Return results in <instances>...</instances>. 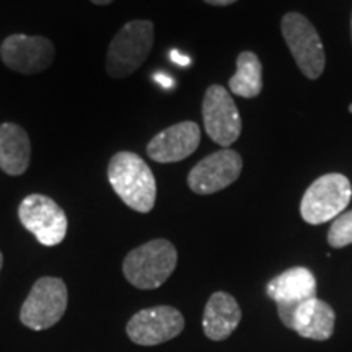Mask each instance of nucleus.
I'll return each instance as SVG.
<instances>
[{
	"label": "nucleus",
	"mask_w": 352,
	"mask_h": 352,
	"mask_svg": "<svg viewBox=\"0 0 352 352\" xmlns=\"http://www.w3.org/2000/svg\"><path fill=\"white\" fill-rule=\"evenodd\" d=\"M241 168H243V160L240 153L223 148L202 158L199 164L195 165V168L188 175V184L196 195H214L235 183Z\"/></svg>",
	"instance_id": "9d476101"
},
{
	"label": "nucleus",
	"mask_w": 352,
	"mask_h": 352,
	"mask_svg": "<svg viewBox=\"0 0 352 352\" xmlns=\"http://www.w3.org/2000/svg\"><path fill=\"white\" fill-rule=\"evenodd\" d=\"M241 310L239 302L227 292H215L206 303L202 328L212 341H223L240 324Z\"/></svg>",
	"instance_id": "2eb2a0df"
},
{
	"label": "nucleus",
	"mask_w": 352,
	"mask_h": 352,
	"mask_svg": "<svg viewBox=\"0 0 352 352\" xmlns=\"http://www.w3.org/2000/svg\"><path fill=\"white\" fill-rule=\"evenodd\" d=\"M2 264H3V256H2V253H0V270H2Z\"/></svg>",
	"instance_id": "5701e85b"
},
{
	"label": "nucleus",
	"mask_w": 352,
	"mask_h": 352,
	"mask_svg": "<svg viewBox=\"0 0 352 352\" xmlns=\"http://www.w3.org/2000/svg\"><path fill=\"white\" fill-rule=\"evenodd\" d=\"M202 118L206 132L215 144L222 147L239 140L241 134V118L230 91L220 85L208 88L202 101Z\"/></svg>",
	"instance_id": "6e6552de"
},
{
	"label": "nucleus",
	"mask_w": 352,
	"mask_h": 352,
	"mask_svg": "<svg viewBox=\"0 0 352 352\" xmlns=\"http://www.w3.org/2000/svg\"><path fill=\"white\" fill-rule=\"evenodd\" d=\"M170 57H171V60H173L175 64L183 65V67H186V65H189V63H191V60H189V57H188V56L182 54V52L176 51V50H173V51L170 52Z\"/></svg>",
	"instance_id": "6ab92c4d"
},
{
	"label": "nucleus",
	"mask_w": 352,
	"mask_h": 352,
	"mask_svg": "<svg viewBox=\"0 0 352 352\" xmlns=\"http://www.w3.org/2000/svg\"><path fill=\"white\" fill-rule=\"evenodd\" d=\"M351 32H352V20H351Z\"/></svg>",
	"instance_id": "393cba45"
},
{
	"label": "nucleus",
	"mask_w": 352,
	"mask_h": 352,
	"mask_svg": "<svg viewBox=\"0 0 352 352\" xmlns=\"http://www.w3.org/2000/svg\"><path fill=\"white\" fill-rule=\"evenodd\" d=\"M0 57L8 69L15 72L38 74L46 70L54 59V44L44 36L12 34L3 39Z\"/></svg>",
	"instance_id": "9b49d317"
},
{
	"label": "nucleus",
	"mask_w": 352,
	"mask_h": 352,
	"mask_svg": "<svg viewBox=\"0 0 352 352\" xmlns=\"http://www.w3.org/2000/svg\"><path fill=\"white\" fill-rule=\"evenodd\" d=\"M352 197L349 179L344 175L328 173L310 184L300 202L303 220L311 226L328 222L341 215Z\"/></svg>",
	"instance_id": "20e7f679"
},
{
	"label": "nucleus",
	"mask_w": 352,
	"mask_h": 352,
	"mask_svg": "<svg viewBox=\"0 0 352 352\" xmlns=\"http://www.w3.org/2000/svg\"><path fill=\"white\" fill-rule=\"evenodd\" d=\"M67 308V285L59 277H41L21 305L20 320L34 331L47 329L63 318Z\"/></svg>",
	"instance_id": "39448f33"
},
{
	"label": "nucleus",
	"mask_w": 352,
	"mask_h": 352,
	"mask_svg": "<svg viewBox=\"0 0 352 352\" xmlns=\"http://www.w3.org/2000/svg\"><path fill=\"white\" fill-rule=\"evenodd\" d=\"M108 179L127 208L142 214L153 209L157 199L155 176L138 153L120 152L113 155L108 165Z\"/></svg>",
	"instance_id": "f257e3e1"
},
{
	"label": "nucleus",
	"mask_w": 352,
	"mask_h": 352,
	"mask_svg": "<svg viewBox=\"0 0 352 352\" xmlns=\"http://www.w3.org/2000/svg\"><path fill=\"white\" fill-rule=\"evenodd\" d=\"M349 111L352 113V104H349Z\"/></svg>",
	"instance_id": "b1692460"
},
{
	"label": "nucleus",
	"mask_w": 352,
	"mask_h": 352,
	"mask_svg": "<svg viewBox=\"0 0 352 352\" xmlns=\"http://www.w3.org/2000/svg\"><path fill=\"white\" fill-rule=\"evenodd\" d=\"M233 95L241 98H256L263 90V65L252 51L240 52L236 57V74L228 82Z\"/></svg>",
	"instance_id": "f3484780"
},
{
	"label": "nucleus",
	"mask_w": 352,
	"mask_h": 352,
	"mask_svg": "<svg viewBox=\"0 0 352 352\" xmlns=\"http://www.w3.org/2000/svg\"><path fill=\"white\" fill-rule=\"evenodd\" d=\"M266 292L277 303L279 318L285 323L300 303L316 297V279L307 267H290L270 280Z\"/></svg>",
	"instance_id": "f8f14e48"
},
{
	"label": "nucleus",
	"mask_w": 352,
	"mask_h": 352,
	"mask_svg": "<svg viewBox=\"0 0 352 352\" xmlns=\"http://www.w3.org/2000/svg\"><path fill=\"white\" fill-rule=\"evenodd\" d=\"M32 160V142L23 127L13 122L0 126V168L10 176L23 175Z\"/></svg>",
	"instance_id": "dca6fc26"
},
{
	"label": "nucleus",
	"mask_w": 352,
	"mask_h": 352,
	"mask_svg": "<svg viewBox=\"0 0 352 352\" xmlns=\"http://www.w3.org/2000/svg\"><path fill=\"white\" fill-rule=\"evenodd\" d=\"M21 226L32 232L39 243L56 246L67 235V217L56 201L44 195H30L19 208Z\"/></svg>",
	"instance_id": "0eeeda50"
},
{
	"label": "nucleus",
	"mask_w": 352,
	"mask_h": 352,
	"mask_svg": "<svg viewBox=\"0 0 352 352\" xmlns=\"http://www.w3.org/2000/svg\"><path fill=\"white\" fill-rule=\"evenodd\" d=\"M201 142V129L196 122L184 121L157 134L147 145V155L157 164H175L188 158Z\"/></svg>",
	"instance_id": "ddd939ff"
},
{
	"label": "nucleus",
	"mask_w": 352,
	"mask_h": 352,
	"mask_svg": "<svg viewBox=\"0 0 352 352\" xmlns=\"http://www.w3.org/2000/svg\"><path fill=\"white\" fill-rule=\"evenodd\" d=\"M204 2L209 3V6L226 7V6H232V3H235L236 0H204Z\"/></svg>",
	"instance_id": "412c9836"
},
{
	"label": "nucleus",
	"mask_w": 352,
	"mask_h": 352,
	"mask_svg": "<svg viewBox=\"0 0 352 352\" xmlns=\"http://www.w3.org/2000/svg\"><path fill=\"white\" fill-rule=\"evenodd\" d=\"M328 243L333 248H344L352 243V210L334 219L328 232Z\"/></svg>",
	"instance_id": "a211bd4d"
},
{
	"label": "nucleus",
	"mask_w": 352,
	"mask_h": 352,
	"mask_svg": "<svg viewBox=\"0 0 352 352\" xmlns=\"http://www.w3.org/2000/svg\"><path fill=\"white\" fill-rule=\"evenodd\" d=\"M178 253L173 243L158 239L134 248L124 258L122 271L134 287L142 290L158 289L173 274Z\"/></svg>",
	"instance_id": "f03ea898"
},
{
	"label": "nucleus",
	"mask_w": 352,
	"mask_h": 352,
	"mask_svg": "<svg viewBox=\"0 0 352 352\" xmlns=\"http://www.w3.org/2000/svg\"><path fill=\"white\" fill-rule=\"evenodd\" d=\"M283 36L302 74L316 80L324 70V50L315 26L302 13L290 12L283 16Z\"/></svg>",
	"instance_id": "423d86ee"
},
{
	"label": "nucleus",
	"mask_w": 352,
	"mask_h": 352,
	"mask_svg": "<svg viewBox=\"0 0 352 352\" xmlns=\"http://www.w3.org/2000/svg\"><path fill=\"white\" fill-rule=\"evenodd\" d=\"M334 321L336 315L331 305L314 297L300 303L284 324L307 340L327 341L334 333Z\"/></svg>",
	"instance_id": "4468645a"
},
{
	"label": "nucleus",
	"mask_w": 352,
	"mask_h": 352,
	"mask_svg": "<svg viewBox=\"0 0 352 352\" xmlns=\"http://www.w3.org/2000/svg\"><path fill=\"white\" fill-rule=\"evenodd\" d=\"M91 2L96 3V6H108V3H111L113 0H91Z\"/></svg>",
	"instance_id": "4be33fe9"
},
{
	"label": "nucleus",
	"mask_w": 352,
	"mask_h": 352,
	"mask_svg": "<svg viewBox=\"0 0 352 352\" xmlns=\"http://www.w3.org/2000/svg\"><path fill=\"white\" fill-rule=\"evenodd\" d=\"M155 80L160 83V85L164 88H171V87H173V83H175L173 78L165 76V74H155Z\"/></svg>",
	"instance_id": "aec40b11"
},
{
	"label": "nucleus",
	"mask_w": 352,
	"mask_h": 352,
	"mask_svg": "<svg viewBox=\"0 0 352 352\" xmlns=\"http://www.w3.org/2000/svg\"><path fill=\"white\" fill-rule=\"evenodd\" d=\"M153 47V23L134 20L113 38L107 54V70L113 78H124L145 63Z\"/></svg>",
	"instance_id": "7ed1b4c3"
},
{
	"label": "nucleus",
	"mask_w": 352,
	"mask_h": 352,
	"mask_svg": "<svg viewBox=\"0 0 352 352\" xmlns=\"http://www.w3.org/2000/svg\"><path fill=\"white\" fill-rule=\"evenodd\" d=\"M184 329L182 311L175 307L160 305L140 310L126 327L127 336L139 346H157L173 340Z\"/></svg>",
	"instance_id": "1a4fd4ad"
}]
</instances>
